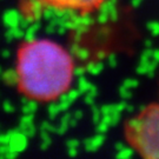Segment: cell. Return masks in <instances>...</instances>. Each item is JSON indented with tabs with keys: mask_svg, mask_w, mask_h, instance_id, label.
I'll use <instances>...</instances> for the list:
<instances>
[{
	"mask_svg": "<svg viewBox=\"0 0 159 159\" xmlns=\"http://www.w3.org/2000/svg\"><path fill=\"white\" fill-rule=\"evenodd\" d=\"M14 83L30 100L52 102L66 94L74 79V61L63 45L47 38H34L20 46Z\"/></svg>",
	"mask_w": 159,
	"mask_h": 159,
	"instance_id": "cell-1",
	"label": "cell"
},
{
	"mask_svg": "<svg viewBox=\"0 0 159 159\" xmlns=\"http://www.w3.org/2000/svg\"><path fill=\"white\" fill-rule=\"evenodd\" d=\"M125 139L139 156L159 159V102H151L125 125Z\"/></svg>",
	"mask_w": 159,
	"mask_h": 159,
	"instance_id": "cell-2",
	"label": "cell"
},
{
	"mask_svg": "<svg viewBox=\"0 0 159 159\" xmlns=\"http://www.w3.org/2000/svg\"><path fill=\"white\" fill-rule=\"evenodd\" d=\"M53 11L74 14H90L98 11L106 0H40Z\"/></svg>",
	"mask_w": 159,
	"mask_h": 159,
	"instance_id": "cell-3",
	"label": "cell"
}]
</instances>
